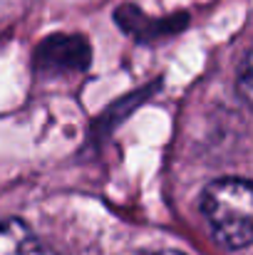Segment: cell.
Segmentation results:
<instances>
[{
	"instance_id": "cell-2",
	"label": "cell",
	"mask_w": 253,
	"mask_h": 255,
	"mask_svg": "<svg viewBox=\"0 0 253 255\" xmlns=\"http://www.w3.org/2000/svg\"><path fill=\"white\" fill-rule=\"evenodd\" d=\"M0 255H57L17 218L0 221Z\"/></svg>"
},
{
	"instance_id": "cell-3",
	"label": "cell",
	"mask_w": 253,
	"mask_h": 255,
	"mask_svg": "<svg viewBox=\"0 0 253 255\" xmlns=\"http://www.w3.org/2000/svg\"><path fill=\"white\" fill-rule=\"evenodd\" d=\"M239 94L246 99V104L253 107V52L246 57L241 75H239Z\"/></svg>"
},
{
	"instance_id": "cell-1",
	"label": "cell",
	"mask_w": 253,
	"mask_h": 255,
	"mask_svg": "<svg viewBox=\"0 0 253 255\" xmlns=\"http://www.w3.org/2000/svg\"><path fill=\"white\" fill-rule=\"evenodd\" d=\"M201 213L219 246L241 251L253 243V183L244 178L211 181L201 193Z\"/></svg>"
},
{
	"instance_id": "cell-4",
	"label": "cell",
	"mask_w": 253,
	"mask_h": 255,
	"mask_svg": "<svg viewBox=\"0 0 253 255\" xmlns=\"http://www.w3.org/2000/svg\"><path fill=\"white\" fill-rule=\"evenodd\" d=\"M137 255H184V253H179V251H142Z\"/></svg>"
}]
</instances>
